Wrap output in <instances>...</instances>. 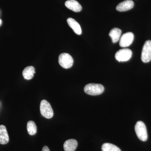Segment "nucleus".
Wrapping results in <instances>:
<instances>
[{
  "mask_svg": "<svg viewBox=\"0 0 151 151\" xmlns=\"http://www.w3.org/2000/svg\"><path fill=\"white\" fill-rule=\"evenodd\" d=\"M9 140V138L5 126L0 125V144L6 145Z\"/></svg>",
  "mask_w": 151,
  "mask_h": 151,
  "instance_id": "obj_10",
  "label": "nucleus"
},
{
  "mask_svg": "<svg viewBox=\"0 0 151 151\" xmlns=\"http://www.w3.org/2000/svg\"><path fill=\"white\" fill-rule=\"evenodd\" d=\"M102 151H122L117 146L110 143H105L102 147Z\"/></svg>",
  "mask_w": 151,
  "mask_h": 151,
  "instance_id": "obj_16",
  "label": "nucleus"
},
{
  "mask_svg": "<svg viewBox=\"0 0 151 151\" xmlns=\"http://www.w3.org/2000/svg\"><path fill=\"white\" fill-rule=\"evenodd\" d=\"M1 19H0V25H1Z\"/></svg>",
  "mask_w": 151,
  "mask_h": 151,
  "instance_id": "obj_18",
  "label": "nucleus"
},
{
  "mask_svg": "<svg viewBox=\"0 0 151 151\" xmlns=\"http://www.w3.org/2000/svg\"><path fill=\"white\" fill-rule=\"evenodd\" d=\"M134 40L133 33L129 32L124 34L120 39L119 45L122 47H126L132 44Z\"/></svg>",
  "mask_w": 151,
  "mask_h": 151,
  "instance_id": "obj_7",
  "label": "nucleus"
},
{
  "mask_svg": "<svg viewBox=\"0 0 151 151\" xmlns=\"http://www.w3.org/2000/svg\"><path fill=\"white\" fill-rule=\"evenodd\" d=\"M104 89V87L102 84L91 83L85 86L84 91L86 94L94 96L103 93Z\"/></svg>",
  "mask_w": 151,
  "mask_h": 151,
  "instance_id": "obj_1",
  "label": "nucleus"
},
{
  "mask_svg": "<svg viewBox=\"0 0 151 151\" xmlns=\"http://www.w3.org/2000/svg\"><path fill=\"white\" fill-rule=\"evenodd\" d=\"M135 130L137 136L140 140L145 142L147 139L148 134L147 128L142 122L139 121L135 126Z\"/></svg>",
  "mask_w": 151,
  "mask_h": 151,
  "instance_id": "obj_2",
  "label": "nucleus"
},
{
  "mask_svg": "<svg viewBox=\"0 0 151 151\" xmlns=\"http://www.w3.org/2000/svg\"><path fill=\"white\" fill-rule=\"evenodd\" d=\"M78 145L76 140L70 139L65 141L63 145V148L65 151H75Z\"/></svg>",
  "mask_w": 151,
  "mask_h": 151,
  "instance_id": "obj_12",
  "label": "nucleus"
},
{
  "mask_svg": "<svg viewBox=\"0 0 151 151\" xmlns=\"http://www.w3.org/2000/svg\"><path fill=\"white\" fill-rule=\"evenodd\" d=\"M141 59L144 63H148L151 60V41L147 40L143 46Z\"/></svg>",
  "mask_w": 151,
  "mask_h": 151,
  "instance_id": "obj_5",
  "label": "nucleus"
},
{
  "mask_svg": "<svg viewBox=\"0 0 151 151\" xmlns=\"http://www.w3.org/2000/svg\"><path fill=\"white\" fill-rule=\"evenodd\" d=\"M42 151H50L48 147L47 146H45L42 149Z\"/></svg>",
  "mask_w": 151,
  "mask_h": 151,
  "instance_id": "obj_17",
  "label": "nucleus"
},
{
  "mask_svg": "<svg viewBox=\"0 0 151 151\" xmlns=\"http://www.w3.org/2000/svg\"><path fill=\"white\" fill-rule=\"evenodd\" d=\"M28 133L30 135H35L37 132V127L33 121H30L28 122L27 124Z\"/></svg>",
  "mask_w": 151,
  "mask_h": 151,
  "instance_id": "obj_15",
  "label": "nucleus"
},
{
  "mask_svg": "<svg viewBox=\"0 0 151 151\" xmlns=\"http://www.w3.org/2000/svg\"><path fill=\"white\" fill-rule=\"evenodd\" d=\"M134 2L132 0H126L120 3L116 6V9L119 12L129 11L134 7Z\"/></svg>",
  "mask_w": 151,
  "mask_h": 151,
  "instance_id": "obj_8",
  "label": "nucleus"
},
{
  "mask_svg": "<svg viewBox=\"0 0 151 151\" xmlns=\"http://www.w3.org/2000/svg\"><path fill=\"white\" fill-rule=\"evenodd\" d=\"M35 73V68L32 66L26 67L23 70L22 75L24 79L30 80L34 77Z\"/></svg>",
  "mask_w": 151,
  "mask_h": 151,
  "instance_id": "obj_14",
  "label": "nucleus"
},
{
  "mask_svg": "<svg viewBox=\"0 0 151 151\" xmlns=\"http://www.w3.org/2000/svg\"><path fill=\"white\" fill-rule=\"evenodd\" d=\"M122 33V30L117 28H114L111 30L109 35L112 39V42L113 43H116L119 41L121 38Z\"/></svg>",
  "mask_w": 151,
  "mask_h": 151,
  "instance_id": "obj_13",
  "label": "nucleus"
},
{
  "mask_svg": "<svg viewBox=\"0 0 151 151\" xmlns=\"http://www.w3.org/2000/svg\"><path fill=\"white\" fill-rule=\"evenodd\" d=\"M67 22L69 27L76 34L80 35L81 34V27L79 24L75 19L71 18L67 19Z\"/></svg>",
  "mask_w": 151,
  "mask_h": 151,
  "instance_id": "obj_11",
  "label": "nucleus"
},
{
  "mask_svg": "<svg viewBox=\"0 0 151 151\" xmlns=\"http://www.w3.org/2000/svg\"><path fill=\"white\" fill-rule=\"evenodd\" d=\"M65 6L75 12H81L82 7L78 1L75 0H68L65 3Z\"/></svg>",
  "mask_w": 151,
  "mask_h": 151,
  "instance_id": "obj_9",
  "label": "nucleus"
},
{
  "mask_svg": "<svg viewBox=\"0 0 151 151\" xmlns=\"http://www.w3.org/2000/svg\"><path fill=\"white\" fill-rule=\"evenodd\" d=\"M40 111L42 116L46 119H51L53 117V110L51 105L46 100H42L41 102Z\"/></svg>",
  "mask_w": 151,
  "mask_h": 151,
  "instance_id": "obj_3",
  "label": "nucleus"
},
{
  "mask_svg": "<svg viewBox=\"0 0 151 151\" xmlns=\"http://www.w3.org/2000/svg\"><path fill=\"white\" fill-rule=\"evenodd\" d=\"M132 52L129 49H123L116 52L115 58L119 62L127 61L132 58Z\"/></svg>",
  "mask_w": 151,
  "mask_h": 151,
  "instance_id": "obj_6",
  "label": "nucleus"
},
{
  "mask_svg": "<svg viewBox=\"0 0 151 151\" xmlns=\"http://www.w3.org/2000/svg\"><path fill=\"white\" fill-rule=\"evenodd\" d=\"M58 62L61 67L67 69L73 65V60L70 55L67 53H62L59 55Z\"/></svg>",
  "mask_w": 151,
  "mask_h": 151,
  "instance_id": "obj_4",
  "label": "nucleus"
}]
</instances>
